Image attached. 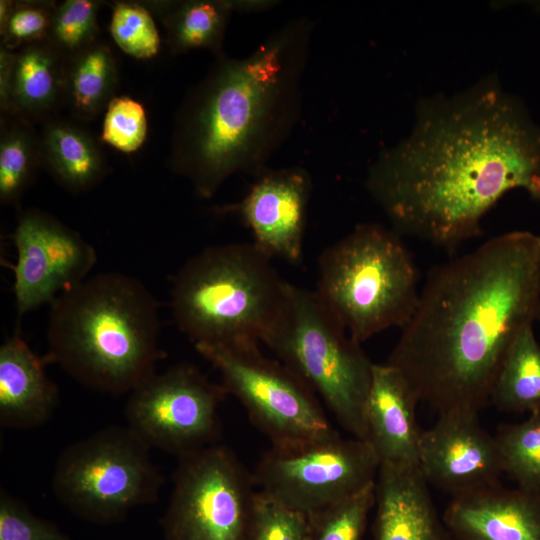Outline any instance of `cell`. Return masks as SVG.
I'll list each match as a JSON object with an SVG mask.
<instances>
[{
  "label": "cell",
  "instance_id": "cell-2",
  "mask_svg": "<svg viewBox=\"0 0 540 540\" xmlns=\"http://www.w3.org/2000/svg\"><path fill=\"white\" fill-rule=\"evenodd\" d=\"M540 318V235L507 232L433 268L387 363L438 414L479 413L515 336Z\"/></svg>",
  "mask_w": 540,
  "mask_h": 540
},
{
  "label": "cell",
  "instance_id": "cell-28",
  "mask_svg": "<svg viewBox=\"0 0 540 540\" xmlns=\"http://www.w3.org/2000/svg\"><path fill=\"white\" fill-rule=\"evenodd\" d=\"M375 500L376 481L355 495L309 516L310 540H362Z\"/></svg>",
  "mask_w": 540,
  "mask_h": 540
},
{
  "label": "cell",
  "instance_id": "cell-24",
  "mask_svg": "<svg viewBox=\"0 0 540 540\" xmlns=\"http://www.w3.org/2000/svg\"><path fill=\"white\" fill-rule=\"evenodd\" d=\"M117 76L112 50L96 41L66 58L64 100L77 117L92 119L114 97Z\"/></svg>",
  "mask_w": 540,
  "mask_h": 540
},
{
  "label": "cell",
  "instance_id": "cell-26",
  "mask_svg": "<svg viewBox=\"0 0 540 540\" xmlns=\"http://www.w3.org/2000/svg\"><path fill=\"white\" fill-rule=\"evenodd\" d=\"M495 439L503 473L517 487L540 492V412L498 428Z\"/></svg>",
  "mask_w": 540,
  "mask_h": 540
},
{
  "label": "cell",
  "instance_id": "cell-9",
  "mask_svg": "<svg viewBox=\"0 0 540 540\" xmlns=\"http://www.w3.org/2000/svg\"><path fill=\"white\" fill-rule=\"evenodd\" d=\"M195 349L220 372L227 394L241 402L272 446H296L339 434L309 385L280 360L265 356L257 342L200 344Z\"/></svg>",
  "mask_w": 540,
  "mask_h": 540
},
{
  "label": "cell",
  "instance_id": "cell-15",
  "mask_svg": "<svg viewBox=\"0 0 540 540\" xmlns=\"http://www.w3.org/2000/svg\"><path fill=\"white\" fill-rule=\"evenodd\" d=\"M312 190L309 173L300 167L266 169L238 202L216 208L248 227L253 243L269 257L292 264L302 260L307 207Z\"/></svg>",
  "mask_w": 540,
  "mask_h": 540
},
{
  "label": "cell",
  "instance_id": "cell-13",
  "mask_svg": "<svg viewBox=\"0 0 540 540\" xmlns=\"http://www.w3.org/2000/svg\"><path fill=\"white\" fill-rule=\"evenodd\" d=\"M11 239L16 262L9 267L18 319L83 282L97 262L92 244L38 209L20 214Z\"/></svg>",
  "mask_w": 540,
  "mask_h": 540
},
{
  "label": "cell",
  "instance_id": "cell-31",
  "mask_svg": "<svg viewBox=\"0 0 540 540\" xmlns=\"http://www.w3.org/2000/svg\"><path fill=\"white\" fill-rule=\"evenodd\" d=\"M310 536L308 515L256 492L249 540H310Z\"/></svg>",
  "mask_w": 540,
  "mask_h": 540
},
{
  "label": "cell",
  "instance_id": "cell-23",
  "mask_svg": "<svg viewBox=\"0 0 540 540\" xmlns=\"http://www.w3.org/2000/svg\"><path fill=\"white\" fill-rule=\"evenodd\" d=\"M490 402L505 412H540V344L533 325L523 327L508 348Z\"/></svg>",
  "mask_w": 540,
  "mask_h": 540
},
{
  "label": "cell",
  "instance_id": "cell-6",
  "mask_svg": "<svg viewBox=\"0 0 540 540\" xmlns=\"http://www.w3.org/2000/svg\"><path fill=\"white\" fill-rule=\"evenodd\" d=\"M315 290L358 343L403 328L419 299L417 269L400 234L374 223L357 225L318 260Z\"/></svg>",
  "mask_w": 540,
  "mask_h": 540
},
{
  "label": "cell",
  "instance_id": "cell-29",
  "mask_svg": "<svg viewBox=\"0 0 540 540\" xmlns=\"http://www.w3.org/2000/svg\"><path fill=\"white\" fill-rule=\"evenodd\" d=\"M97 0H66L58 4L52 18L48 41L66 58L95 43L98 35Z\"/></svg>",
  "mask_w": 540,
  "mask_h": 540
},
{
  "label": "cell",
  "instance_id": "cell-32",
  "mask_svg": "<svg viewBox=\"0 0 540 540\" xmlns=\"http://www.w3.org/2000/svg\"><path fill=\"white\" fill-rule=\"evenodd\" d=\"M147 132L142 104L127 96H114L106 107L101 141L123 153H133L142 147Z\"/></svg>",
  "mask_w": 540,
  "mask_h": 540
},
{
  "label": "cell",
  "instance_id": "cell-25",
  "mask_svg": "<svg viewBox=\"0 0 540 540\" xmlns=\"http://www.w3.org/2000/svg\"><path fill=\"white\" fill-rule=\"evenodd\" d=\"M1 121L0 201L18 206L42 161L40 139L28 121Z\"/></svg>",
  "mask_w": 540,
  "mask_h": 540
},
{
  "label": "cell",
  "instance_id": "cell-21",
  "mask_svg": "<svg viewBox=\"0 0 540 540\" xmlns=\"http://www.w3.org/2000/svg\"><path fill=\"white\" fill-rule=\"evenodd\" d=\"M166 29L173 54L208 49L224 54L223 40L236 0H184L144 2Z\"/></svg>",
  "mask_w": 540,
  "mask_h": 540
},
{
  "label": "cell",
  "instance_id": "cell-34",
  "mask_svg": "<svg viewBox=\"0 0 540 540\" xmlns=\"http://www.w3.org/2000/svg\"><path fill=\"white\" fill-rule=\"evenodd\" d=\"M15 52L0 46V107L5 116L9 112V95Z\"/></svg>",
  "mask_w": 540,
  "mask_h": 540
},
{
  "label": "cell",
  "instance_id": "cell-14",
  "mask_svg": "<svg viewBox=\"0 0 540 540\" xmlns=\"http://www.w3.org/2000/svg\"><path fill=\"white\" fill-rule=\"evenodd\" d=\"M418 468L426 482L452 497L499 484L502 460L495 436L489 434L478 413L439 414L422 430Z\"/></svg>",
  "mask_w": 540,
  "mask_h": 540
},
{
  "label": "cell",
  "instance_id": "cell-12",
  "mask_svg": "<svg viewBox=\"0 0 540 540\" xmlns=\"http://www.w3.org/2000/svg\"><path fill=\"white\" fill-rule=\"evenodd\" d=\"M226 395L222 384L193 364L180 363L154 372L129 393L127 426L150 448L180 458L218 442Z\"/></svg>",
  "mask_w": 540,
  "mask_h": 540
},
{
  "label": "cell",
  "instance_id": "cell-5",
  "mask_svg": "<svg viewBox=\"0 0 540 540\" xmlns=\"http://www.w3.org/2000/svg\"><path fill=\"white\" fill-rule=\"evenodd\" d=\"M253 242L209 246L172 278L170 309L195 345L261 342L283 305L289 282Z\"/></svg>",
  "mask_w": 540,
  "mask_h": 540
},
{
  "label": "cell",
  "instance_id": "cell-27",
  "mask_svg": "<svg viewBox=\"0 0 540 540\" xmlns=\"http://www.w3.org/2000/svg\"><path fill=\"white\" fill-rule=\"evenodd\" d=\"M109 29L116 45L131 57L151 59L160 50V34L144 2H114Z\"/></svg>",
  "mask_w": 540,
  "mask_h": 540
},
{
  "label": "cell",
  "instance_id": "cell-22",
  "mask_svg": "<svg viewBox=\"0 0 540 540\" xmlns=\"http://www.w3.org/2000/svg\"><path fill=\"white\" fill-rule=\"evenodd\" d=\"M39 139L42 161L66 190L72 193L91 190L105 175V163L97 143L76 124L49 120Z\"/></svg>",
  "mask_w": 540,
  "mask_h": 540
},
{
  "label": "cell",
  "instance_id": "cell-10",
  "mask_svg": "<svg viewBox=\"0 0 540 540\" xmlns=\"http://www.w3.org/2000/svg\"><path fill=\"white\" fill-rule=\"evenodd\" d=\"M165 540H249L255 481L237 455L218 443L178 458Z\"/></svg>",
  "mask_w": 540,
  "mask_h": 540
},
{
  "label": "cell",
  "instance_id": "cell-17",
  "mask_svg": "<svg viewBox=\"0 0 540 540\" xmlns=\"http://www.w3.org/2000/svg\"><path fill=\"white\" fill-rule=\"evenodd\" d=\"M419 400L403 374L387 362L373 363L366 402L367 442L380 464L418 466L422 430L416 419Z\"/></svg>",
  "mask_w": 540,
  "mask_h": 540
},
{
  "label": "cell",
  "instance_id": "cell-30",
  "mask_svg": "<svg viewBox=\"0 0 540 540\" xmlns=\"http://www.w3.org/2000/svg\"><path fill=\"white\" fill-rule=\"evenodd\" d=\"M56 6L51 1L1 0V46L14 51L47 40Z\"/></svg>",
  "mask_w": 540,
  "mask_h": 540
},
{
  "label": "cell",
  "instance_id": "cell-20",
  "mask_svg": "<svg viewBox=\"0 0 540 540\" xmlns=\"http://www.w3.org/2000/svg\"><path fill=\"white\" fill-rule=\"evenodd\" d=\"M66 57L48 40L15 52L9 112L26 121L52 112L64 100Z\"/></svg>",
  "mask_w": 540,
  "mask_h": 540
},
{
  "label": "cell",
  "instance_id": "cell-4",
  "mask_svg": "<svg viewBox=\"0 0 540 540\" xmlns=\"http://www.w3.org/2000/svg\"><path fill=\"white\" fill-rule=\"evenodd\" d=\"M49 306L44 358L90 389L130 393L165 356L158 301L134 276H89Z\"/></svg>",
  "mask_w": 540,
  "mask_h": 540
},
{
  "label": "cell",
  "instance_id": "cell-18",
  "mask_svg": "<svg viewBox=\"0 0 540 540\" xmlns=\"http://www.w3.org/2000/svg\"><path fill=\"white\" fill-rule=\"evenodd\" d=\"M375 505V540H447L418 466L380 464Z\"/></svg>",
  "mask_w": 540,
  "mask_h": 540
},
{
  "label": "cell",
  "instance_id": "cell-33",
  "mask_svg": "<svg viewBox=\"0 0 540 540\" xmlns=\"http://www.w3.org/2000/svg\"><path fill=\"white\" fill-rule=\"evenodd\" d=\"M0 540H70L56 524L36 516L18 498L0 489Z\"/></svg>",
  "mask_w": 540,
  "mask_h": 540
},
{
  "label": "cell",
  "instance_id": "cell-1",
  "mask_svg": "<svg viewBox=\"0 0 540 540\" xmlns=\"http://www.w3.org/2000/svg\"><path fill=\"white\" fill-rule=\"evenodd\" d=\"M393 230L454 250L510 190L540 204V125L497 77L420 100L411 132L369 167Z\"/></svg>",
  "mask_w": 540,
  "mask_h": 540
},
{
  "label": "cell",
  "instance_id": "cell-16",
  "mask_svg": "<svg viewBox=\"0 0 540 540\" xmlns=\"http://www.w3.org/2000/svg\"><path fill=\"white\" fill-rule=\"evenodd\" d=\"M442 521L457 540H540V492L497 484L452 497Z\"/></svg>",
  "mask_w": 540,
  "mask_h": 540
},
{
  "label": "cell",
  "instance_id": "cell-11",
  "mask_svg": "<svg viewBox=\"0 0 540 540\" xmlns=\"http://www.w3.org/2000/svg\"><path fill=\"white\" fill-rule=\"evenodd\" d=\"M379 466L367 441L337 434L296 446H271L252 474L259 491L312 516L374 483Z\"/></svg>",
  "mask_w": 540,
  "mask_h": 540
},
{
  "label": "cell",
  "instance_id": "cell-8",
  "mask_svg": "<svg viewBox=\"0 0 540 540\" xmlns=\"http://www.w3.org/2000/svg\"><path fill=\"white\" fill-rule=\"evenodd\" d=\"M151 448L128 426H109L66 447L51 490L79 518L97 524L123 520L157 501L164 477Z\"/></svg>",
  "mask_w": 540,
  "mask_h": 540
},
{
  "label": "cell",
  "instance_id": "cell-7",
  "mask_svg": "<svg viewBox=\"0 0 540 540\" xmlns=\"http://www.w3.org/2000/svg\"><path fill=\"white\" fill-rule=\"evenodd\" d=\"M261 342L322 398L352 437L367 441L373 363L316 291L289 283Z\"/></svg>",
  "mask_w": 540,
  "mask_h": 540
},
{
  "label": "cell",
  "instance_id": "cell-19",
  "mask_svg": "<svg viewBox=\"0 0 540 540\" xmlns=\"http://www.w3.org/2000/svg\"><path fill=\"white\" fill-rule=\"evenodd\" d=\"M19 331L0 346V426L33 429L48 422L59 402L56 384Z\"/></svg>",
  "mask_w": 540,
  "mask_h": 540
},
{
  "label": "cell",
  "instance_id": "cell-3",
  "mask_svg": "<svg viewBox=\"0 0 540 540\" xmlns=\"http://www.w3.org/2000/svg\"><path fill=\"white\" fill-rule=\"evenodd\" d=\"M315 22L297 17L243 58L225 55L188 93L175 118L170 165L196 195L232 175L259 176L295 127Z\"/></svg>",
  "mask_w": 540,
  "mask_h": 540
},
{
  "label": "cell",
  "instance_id": "cell-35",
  "mask_svg": "<svg viewBox=\"0 0 540 540\" xmlns=\"http://www.w3.org/2000/svg\"><path fill=\"white\" fill-rule=\"evenodd\" d=\"M530 5L533 7V9H534L535 11H537L538 13H540V1H536V2H534V4H530Z\"/></svg>",
  "mask_w": 540,
  "mask_h": 540
}]
</instances>
